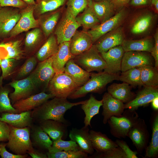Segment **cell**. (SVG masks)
I'll return each instance as SVG.
<instances>
[{"label":"cell","mask_w":158,"mask_h":158,"mask_svg":"<svg viewBox=\"0 0 158 158\" xmlns=\"http://www.w3.org/2000/svg\"><path fill=\"white\" fill-rule=\"evenodd\" d=\"M85 101L73 103L68 101L67 99L55 97L35 109L32 116L40 121L51 119L67 125V122L64 117L66 111L74 106L81 104Z\"/></svg>","instance_id":"6da1fadb"},{"label":"cell","mask_w":158,"mask_h":158,"mask_svg":"<svg viewBox=\"0 0 158 158\" xmlns=\"http://www.w3.org/2000/svg\"><path fill=\"white\" fill-rule=\"evenodd\" d=\"M119 75V74H111L104 71L97 73H91V78L68 98L76 99L84 97L89 93H99L109 83L114 80H118Z\"/></svg>","instance_id":"7a4b0ae2"},{"label":"cell","mask_w":158,"mask_h":158,"mask_svg":"<svg viewBox=\"0 0 158 158\" xmlns=\"http://www.w3.org/2000/svg\"><path fill=\"white\" fill-rule=\"evenodd\" d=\"M139 118L135 111L124 110L119 116H112L108 120L110 131L114 137L125 138L128 132Z\"/></svg>","instance_id":"3957f363"},{"label":"cell","mask_w":158,"mask_h":158,"mask_svg":"<svg viewBox=\"0 0 158 158\" xmlns=\"http://www.w3.org/2000/svg\"><path fill=\"white\" fill-rule=\"evenodd\" d=\"M10 131L6 144L12 151L18 154H24L32 149L28 127L18 128L9 125Z\"/></svg>","instance_id":"277c9868"},{"label":"cell","mask_w":158,"mask_h":158,"mask_svg":"<svg viewBox=\"0 0 158 158\" xmlns=\"http://www.w3.org/2000/svg\"><path fill=\"white\" fill-rule=\"evenodd\" d=\"M79 87L64 72L55 73L47 88L49 93L55 97L67 99Z\"/></svg>","instance_id":"5b68a950"},{"label":"cell","mask_w":158,"mask_h":158,"mask_svg":"<svg viewBox=\"0 0 158 158\" xmlns=\"http://www.w3.org/2000/svg\"><path fill=\"white\" fill-rule=\"evenodd\" d=\"M74 62L87 72H102L106 67L105 62L93 44L88 50L75 56Z\"/></svg>","instance_id":"8992f818"},{"label":"cell","mask_w":158,"mask_h":158,"mask_svg":"<svg viewBox=\"0 0 158 158\" xmlns=\"http://www.w3.org/2000/svg\"><path fill=\"white\" fill-rule=\"evenodd\" d=\"M63 13L54 31L59 44L69 42L77 29L81 26L69 11L65 8Z\"/></svg>","instance_id":"52a82bcc"},{"label":"cell","mask_w":158,"mask_h":158,"mask_svg":"<svg viewBox=\"0 0 158 158\" xmlns=\"http://www.w3.org/2000/svg\"><path fill=\"white\" fill-rule=\"evenodd\" d=\"M53 56L39 62L29 75L37 88L45 92L56 73L53 67Z\"/></svg>","instance_id":"ba28073f"},{"label":"cell","mask_w":158,"mask_h":158,"mask_svg":"<svg viewBox=\"0 0 158 158\" xmlns=\"http://www.w3.org/2000/svg\"><path fill=\"white\" fill-rule=\"evenodd\" d=\"M21 16L19 8L11 7L0 8V38L9 36L11 31Z\"/></svg>","instance_id":"9c48e42d"},{"label":"cell","mask_w":158,"mask_h":158,"mask_svg":"<svg viewBox=\"0 0 158 158\" xmlns=\"http://www.w3.org/2000/svg\"><path fill=\"white\" fill-rule=\"evenodd\" d=\"M138 152L142 153L148 145L150 134L144 120L139 118L128 133Z\"/></svg>","instance_id":"30bf717a"},{"label":"cell","mask_w":158,"mask_h":158,"mask_svg":"<svg viewBox=\"0 0 158 158\" xmlns=\"http://www.w3.org/2000/svg\"><path fill=\"white\" fill-rule=\"evenodd\" d=\"M147 52L130 51L125 52L121 65V71L133 68L143 66H153L154 62Z\"/></svg>","instance_id":"8fae6325"},{"label":"cell","mask_w":158,"mask_h":158,"mask_svg":"<svg viewBox=\"0 0 158 158\" xmlns=\"http://www.w3.org/2000/svg\"><path fill=\"white\" fill-rule=\"evenodd\" d=\"M126 14L125 9H122L114 16L87 31L91 36L93 44L104 35L118 28Z\"/></svg>","instance_id":"7c38bea8"},{"label":"cell","mask_w":158,"mask_h":158,"mask_svg":"<svg viewBox=\"0 0 158 158\" xmlns=\"http://www.w3.org/2000/svg\"><path fill=\"white\" fill-rule=\"evenodd\" d=\"M34 6L28 5L23 9L20 19L10 33V37L16 36L30 29L37 28L39 22L34 17Z\"/></svg>","instance_id":"4fadbf2b"},{"label":"cell","mask_w":158,"mask_h":158,"mask_svg":"<svg viewBox=\"0 0 158 158\" xmlns=\"http://www.w3.org/2000/svg\"><path fill=\"white\" fill-rule=\"evenodd\" d=\"M125 52L121 45L113 47L100 53L106 64L104 71L111 74H119L121 71L123 57Z\"/></svg>","instance_id":"5bb4252c"},{"label":"cell","mask_w":158,"mask_h":158,"mask_svg":"<svg viewBox=\"0 0 158 158\" xmlns=\"http://www.w3.org/2000/svg\"><path fill=\"white\" fill-rule=\"evenodd\" d=\"M9 84L14 89L9 95L12 104L32 95L37 88L29 75L22 79L14 80Z\"/></svg>","instance_id":"9a60e30c"},{"label":"cell","mask_w":158,"mask_h":158,"mask_svg":"<svg viewBox=\"0 0 158 158\" xmlns=\"http://www.w3.org/2000/svg\"><path fill=\"white\" fill-rule=\"evenodd\" d=\"M55 96L52 94L42 91L20 99L13 104V106L18 113L29 111L40 106L49 99Z\"/></svg>","instance_id":"2e32d148"},{"label":"cell","mask_w":158,"mask_h":158,"mask_svg":"<svg viewBox=\"0 0 158 158\" xmlns=\"http://www.w3.org/2000/svg\"><path fill=\"white\" fill-rule=\"evenodd\" d=\"M103 116V122L106 124L108 120L112 116H121L124 111V104L121 101L113 97L108 92H105L102 98Z\"/></svg>","instance_id":"e0dca14e"},{"label":"cell","mask_w":158,"mask_h":158,"mask_svg":"<svg viewBox=\"0 0 158 158\" xmlns=\"http://www.w3.org/2000/svg\"><path fill=\"white\" fill-rule=\"evenodd\" d=\"M124 40L121 28L118 27L102 36L93 44L100 53L106 52L115 47L121 45Z\"/></svg>","instance_id":"ac0fdd59"},{"label":"cell","mask_w":158,"mask_h":158,"mask_svg":"<svg viewBox=\"0 0 158 158\" xmlns=\"http://www.w3.org/2000/svg\"><path fill=\"white\" fill-rule=\"evenodd\" d=\"M158 96V87L144 86L132 100L124 104L125 109L136 111L139 107L148 105Z\"/></svg>","instance_id":"d6986e66"},{"label":"cell","mask_w":158,"mask_h":158,"mask_svg":"<svg viewBox=\"0 0 158 158\" xmlns=\"http://www.w3.org/2000/svg\"><path fill=\"white\" fill-rule=\"evenodd\" d=\"M69 42L70 52L74 56L88 50L93 44L91 36L85 30H77Z\"/></svg>","instance_id":"ffe728a7"},{"label":"cell","mask_w":158,"mask_h":158,"mask_svg":"<svg viewBox=\"0 0 158 158\" xmlns=\"http://www.w3.org/2000/svg\"><path fill=\"white\" fill-rule=\"evenodd\" d=\"M69 136L71 140L77 144L80 150L87 154H93L94 150L92 145L88 127L84 126L80 129L72 128L70 131Z\"/></svg>","instance_id":"44dd1931"},{"label":"cell","mask_w":158,"mask_h":158,"mask_svg":"<svg viewBox=\"0 0 158 158\" xmlns=\"http://www.w3.org/2000/svg\"><path fill=\"white\" fill-rule=\"evenodd\" d=\"M32 113L30 111L19 113L6 112L0 117V121L18 128H23L31 125Z\"/></svg>","instance_id":"7402d4cb"},{"label":"cell","mask_w":158,"mask_h":158,"mask_svg":"<svg viewBox=\"0 0 158 158\" xmlns=\"http://www.w3.org/2000/svg\"><path fill=\"white\" fill-rule=\"evenodd\" d=\"M75 56L70 52L69 42L59 44L58 51L53 55L52 65L56 73L64 72L66 63Z\"/></svg>","instance_id":"603a6c76"},{"label":"cell","mask_w":158,"mask_h":158,"mask_svg":"<svg viewBox=\"0 0 158 158\" xmlns=\"http://www.w3.org/2000/svg\"><path fill=\"white\" fill-rule=\"evenodd\" d=\"M88 6L92 9L101 23L112 17L116 9L109 0L99 1L90 0Z\"/></svg>","instance_id":"cb8c5ba5"},{"label":"cell","mask_w":158,"mask_h":158,"mask_svg":"<svg viewBox=\"0 0 158 158\" xmlns=\"http://www.w3.org/2000/svg\"><path fill=\"white\" fill-rule=\"evenodd\" d=\"M131 87L124 82L121 83H114L108 87L107 90L108 92L113 97L126 104L132 100L136 95L131 91Z\"/></svg>","instance_id":"d4e9b609"},{"label":"cell","mask_w":158,"mask_h":158,"mask_svg":"<svg viewBox=\"0 0 158 158\" xmlns=\"http://www.w3.org/2000/svg\"><path fill=\"white\" fill-rule=\"evenodd\" d=\"M64 72L79 87L84 85L89 79L91 75V73L76 64L73 59L69 60L66 64Z\"/></svg>","instance_id":"484cf974"},{"label":"cell","mask_w":158,"mask_h":158,"mask_svg":"<svg viewBox=\"0 0 158 158\" xmlns=\"http://www.w3.org/2000/svg\"><path fill=\"white\" fill-rule=\"evenodd\" d=\"M89 133L92 147L97 153L104 152L118 147L115 142L100 132L91 130Z\"/></svg>","instance_id":"4316f807"},{"label":"cell","mask_w":158,"mask_h":158,"mask_svg":"<svg viewBox=\"0 0 158 158\" xmlns=\"http://www.w3.org/2000/svg\"><path fill=\"white\" fill-rule=\"evenodd\" d=\"M67 126L66 124L52 120L40 121V127L53 141L65 136L67 133Z\"/></svg>","instance_id":"83f0119b"},{"label":"cell","mask_w":158,"mask_h":158,"mask_svg":"<svg viewBox=\"0 0 158 158\" xmlns=\"http://www.w3.org/2000/svg\"><path fill=\"white\" fill-rule=\"evenodd\" d=\"M81 105V108L85 114L84 123V126L91 127V121L92 118L99 113L100 107L102 105V99L99 100L91 94L89 98Z\"/></svg>","instance_id":"f1b7e54d"},{"label":"cell","mask_w":158,"mask_h":158,"mask_svg":"<svg viewBox=\"0 0 158 158\" xmlns=\"http://www.w3.org/2000/svg\"><path fill=\"white\" fill-rule=\"evenodd\" d=\"M59 47L56 36H50L36 53L35 56L38 61H44L54 55L58 51Z\"/></svg>","instance_id":"f546056e"},{"label":"cell","mask_w":158,"mask_h":158,"mask_svg":"<svg viewBox=\"0 0 158 158\" xmlns=\"http://www.w3.org/2000/svg\"><path fill=\"white\" fill-rule=\"evenodd\" d=\"M154 44L150 39L145 38L137 40H124L121 45L125 52L137 51L150 53Z\"/></svg>","instance_id":"4dcf8cb0"},{"label":"cell","mask_w":158,"mask_h":158,"mask_svg":"<svg viewBox=\"0 0 158 158\" xmlns=\"http://www.w3.org/2000/svg\"><path fill=\"white\" fill-rule=\"evenodd\" d=\"M76 17L77 22L87 31L99 24L101 22L92 9L87 6L83 11Z\"/></svg>","instance_id":"1f68e13d"},{"label":"cell","mask_w":158,"mask_h":158,"mask_svg":"<svg viewBox=\"0 0 158 158\" xmlns=\"http://www.w3.org/2000/svg\"><path fill=\"white\" fill-rule=\"evenodd\" d=\"M64 6L52 11V13L45 17L41 22L42 30L46 37L49 36L55 28L63 11Z\"/></svg>","instance_id":"d6a6232c"},{"label":"cell","mask_w":158,"mask_h":158,"mask_svg":"<svg viewBox=\"0 0 158 158\" xmlns=\"http://www.w3.org/2000/svg\"><path fill=\"white\" fill-rule=\"evenodd\" d=\"M152 125L150 142L145 150L144 158H156L158 157V114L154 118Z\"/></svg>","instance_id":"836d02e7"},{"label":"cell","mask_w":158,"mask_h":158,"mask_svg":"<svg viewBox=\"0 0 158 158\" xmlns=\"http://www.w3.org/2000/svg\"><path fill=\"white\" fill-rule=\"evenodd\" d=\"M67 0H37L34 6V13L37 15L54 11L65 6Z\"/></svg>","instance_id":"e575fe53"},{"label":"cell","mask_w":158,"mask_h":158,"mask_svg":"<svg viewBox=\"0 0 158 158\" xmlns=\"http://www.w3.org/2000/svg\"><path fill=\"white\" fill-rule=\"evenodd\" d=\"M141 68L140 78L144 86L158 87V69L153 66H143Z\"/></svg>","instance_id":"d590c367"},{"label":"cell","mask_w":158,"mask_h":158,"mask_svg":"<svg viewBox=\"0 0 158 158\" xmlns=\"http://www.w3.org/2000/svg\"><path fill=\"white\" fill-rule=\"evenodd\" d=\"M140 67L132 68L119 74L118 80L126 83L132 87L144 86L140 78Z\"/></svg>","instance_id":"8d00e7d4"},{"label":"cell","mask_w":158,"mask_h":158,"mask_svg":"<svg viewBox=\"0 0 158 158\" xmlns=\"http://www.w3.org/2000/svg\"><path fill=\"white\" fill-rule=\"evenodd\" d=\"M42 32L37 28L28 32L24 41L25 49L28 53H32L40 46L42 41Z\"/></svg>","instance_id":"74e56055"},{"label":"cell","mask_w":158,"mask_h":158,"mask_svg":"<svg viewBox=\"0 0 158 158\" xmlns=\"http://www.w3.org/2000/svg\"><path fill=\"white\" fill-rule=\"evenodd\" d=\"M22 44V41L20 40L0 44V47L4 48L7 52V56L5 58L13 59L17 60L21 59L23 55Z\"/></svg>","instance_id":"f35d334b"},{"label":"cell","mask_w":158,"mask_h":158,"mask_svg":"<svg viewBox=\"0 0 158 158\" xmlns=\"http://www.w3.org/2000/svg\"><path fill=\"white\" fill-rule=\"evenodd\" d=\"M77 151L80 150L77 144L75 142L70 140L65 141L62 138L53 141L52 145L48 149V152L54 153L62 151Z\"/></svg>","instance_id":"ab89813d"},{"label":"cell","mask_w":158,"mask_h":158,"mask_svg":"<svg viewBox=\"0 0 158 158\" xmlns=\"http://www.w3.org/2000/svg\"><path fill=\"white\" fill-rule=\"evenodd\" d=\"M32 137L36 144L39 146L48 150L53 142L49 136L40 126L35 129L32 133Z\"/></svg>","instance_id":"60d3db41"},{"label":"cell","mask_w":158,"mask_h":158,"mask_svg":"<svg viewBox=\"0 0 158 158\" xmlns=\"http://www.w3.org/2000/svg\"><path fill=\"white\" fill-rule=\"evenodd\" d=\"M38 60L35 56H30L20 67L16 75V78L20 80L28 76L37 66Z\"/></svg>","instance_id":"b9f144b4"},{"label":"cell","mask_w":158,"mask_h":158,"mask_svg":"<svg viewBox=\"0 0 158 158\" xmlns=\"http://www.w3.org/2000/svg\"><path fill=\"white\" fill-rule=\"evenodd\" d=\"M150 14L142 16L134 23L131 29V32L134 34H139L146 31L150 26L152 20Z\"/></svg>","instance_id":"7bdbcfd3"},{"label":"cell","mask_w":158,"mask_h":158,"mask_svg":"<svg viewBox=\"0 0 158 158\" xmlns=\"http://www.w3.org/2000/svg\"><path fill=\"white\" fill-rule=\"evenodd\" d=\"M10 92V90L7 88H0V113H19L11 104L8 97Z\"/></svg>","instance_id":"ee69618b"},{"label":"cell","mask_w":158,"mask_h":158,"mask_svg":"<svg viewBox=\"0 0 158 158\" xmlns=\"http://www.w3.org/2000/svg\"><path fill=\"white\" fill-rule=\"evenodd\" d=\"M88 154L80 150L62 151L54 153L47 152L48 158H86Z\"/></svg>","instance_id":"f6af8a7d"},{"label":"cell","mask_w":158,"mask_h":158,"mask_svg":"<svg viewBox=\"0 0 158 158\" xmlns=\"http://www.w3.org/2000/svg\"><path fill=\"white\" fill-rule=\"evenodd\" d=\"M90 0H67L66 9L75 17L88 6Z\"/></svg>","instance_id":"bcb514c9"},{"label":"cell","mask_w":158,"mask_h":158,"mask_svg":"<svg viewBox=\"0 0 158 158\" xmlns=\"http://www.w3.org/2000/svg\"><path fill=\"white\" fill-rule=\"evenodd\" d=\"M16 60L13 59L7 58L1 59L0 66L3 78L6 77L13 72L16 65Z\"/></svg>","instance_id":"7dc6e473"},{"label":"cell","mask_w":158,"mask_h":158,"mask_svg":"<svg viewBox=\"0 0 158 158\" xmlns=\"http://www.w3.org/2000/svg\"><path fill=\"white\" fill-rule=\"evenodd\" d=\"M94 157L98 158H127L124 152L118 146L104 152L97 153Z\"/></svg>","instance_id":"c3c4849f"},{"label":"cell","mask_w":158,"mask_h":158,"mask_svg":"<svg viewBox=\"0 0 158 158\" xmlns=\"http://www.w3.org/2000/svg\"><path fill=\"white\" fill-rule=\"evenodd\" d=\"M0 5L1 7H11L22 9L28 6L22 0H0Z\"/></svg>","instance_id":"681fc988"},{"label":"cell","mask_w":158,"mask_h":158,"mask_svg":"<svg viewBox=\"0 0 158 158\" xmlns=\"http://www.w3.org/2000/svg\"><path fill=\"white\" fill-rule=\"evenodd\" d=\"M115 142L124 152L127 158H138L137 156L138 152L132 151L125 141L122 140L117 139Z\"/></svg>","instance_id":"f907efd6"},{"label":"cell","mask_w":158,"mask_h":158,"mask_svg":"<svg viewBox=\"0 0 158 158\" xmlns=\"http://www.w3.org/2000/svg\"><path fill=\"white\" fill-rule=\"evenodd\" d=\"M10 131L9 125L0 121V142L8 140Z\"/></svg>","instance_id":"816d5d0a"},{"label":"cell","mask_w":158,"mask_h":158,"mask_svg":"<svg viewBox=\"0 0 158 158\" xmlns=\"http://www.w3.org/2000/svg\"><path fill=\"white\" fill-rule=\"evenodd\" d=\"M154 43L150 52L151 55L154 58V67L158 69V31L157 29L154 35Z\"/></svg>","instance_id":"f5cc1de1"},{"label":"cell","mask_w":158,"mask_h":158,"mask_svg":"<svg viewBox=\"0 0 158 158\" xmlns=\"http://www.w3.org/2000/svg\"><path fill=\"white\" fill-rule=\"evenodd\" d=\"M5 145H1L0 155L2 158H25L26 154H14L8 152L6 150Z\"/></svg>","instance_id":"db71d44e"},{"label":"cell","mask_w":158,"mask_h":158,"mask_svg":"<svg viewBox=\"0 0 158 158\" xmlns=\"http://www.w3.org/2000/svg\"><path fill=\"white\" fill-rule=\"evenodd\" d=\"M133 6H139L150 4V0H130L128 4Z\"/></svg>","instance_id":"11a10c76"},{"label":"cell","mask_w":158,"mask_h":158,"mask_svg":"<svg viewBox=\"0 0 158 158\" xmlns=\"http://www.w3.org/2000/svg\"><path fill=\"white\" fill-rule=\"evenodd\" d=\"M116 9L122 8L128 4L130 0H109Z\"/></svg>","instance_id":"9f6ffc18"},{"label":"cell","mask_w":158,"mask_h":158,"mask_svg":"<svg viewBox=\"0 0 158 158\" xmlns=\"http://www.w3.org/2000/svg\"><path fill=\"white\" fill-rule=\"evenodd\" d=\"M33 158H47L46 154L40 152L33 148L28 151L27 152Z\"/></svg>","instance_id":"6f0895ef"},{"label":"cell","mask_w":158,"mask_h":158,"mask_svg":"<svg viewBox=\"0 0 158 158\" xmlns=\"http://www.w3.org/2000/svg\"><path fill=\"white\" fill-rule=\"evenodd\" d=\"M152 108L155 110H158V96L155 98L151 102Z\"/></svg>","instance_id":"680465c9"},{"label":"cell","mask_w":158,"mask_h":158,"mask_svg":"<svg viewBox=\"0 0 158 158\" xmlns=\"http://www.w3.org/2000/svg\"><path fill=\"white\" fill-rule=\"evenodd\" d=\"M150 5L158 12V0H150Z\"/></svg>","instance_id":"91938a15"},{"label":"cell","mask_w":158,"mask_h":158,"mask_svg":"<svg viewBox=\"0 0 158 158\" xmlns=\"http://www.w3.org/2000/svg\"><path fill=\"white\" fill-rule=\"evenodd\" d=\"M28 5H35L37 0H22Z\"/></svg>","instance_id":"94428289"},{"label":"cell","mask_w":158,"mask_h":158,"mask_svg":"<svg viewBox=\"0 0 158 158\" xmlns=\"http://www.w3.org/2000/svg\"><path fill=\"white\" fill-rule=\"evenodd\" d=\"M94 1H100L101 0H94Z\"/></svg>","instance_id":"6125c7cd"},{"label":"cell","mask_w":158,"mask_h":158,"mask_svg":"<svg viewBox=\"0 0 158 158\" xmlns=\"http://www.w3.org/2000/svg\"><path fill=\"white\" fill-rule=\"evenodd\" d=\"M1 78L0 77V83H1Z\"/></svg>","instance_id":"be15d7a7"},{"label":"cell","mask_w":158,"mask_h":158,"mask_svg":"<svg viewBox=\"0 0 158 158\" xmlns=\"http://www.w3.org/2000/svg\"><path fill=\"white\" fill-rule=\"evenodd\" d=\"M1 147V145H0V150H1V147Z\"/></svg>","instance_id":"e7e4bbea"},{"label":"cell","mask_w":158,"mask_h":158,"mask_svg":"<svg viewBox=\"0 0 158 158\" xmlns=\"http://www.w3.org/2000/svg\"><path fill=\"white\" fill-rule=\"evenodd\" d=\"M1 59H0V63H1Z\"/></svg>","instance_id":"03108f58"},{"label":"cell","mask_w":158,"mask_h":158,"mask_svg":"<svg viewBox=\"0 0 158 158\" xmlns=\"http://www.w3.org/2000/svg\"><path fill=\"white\" fill-rule=\"evenodd\" d=\"M1 7V6L0 5V8Z\"/></svg>","instance_id":"003e7915"}]
</instances>
